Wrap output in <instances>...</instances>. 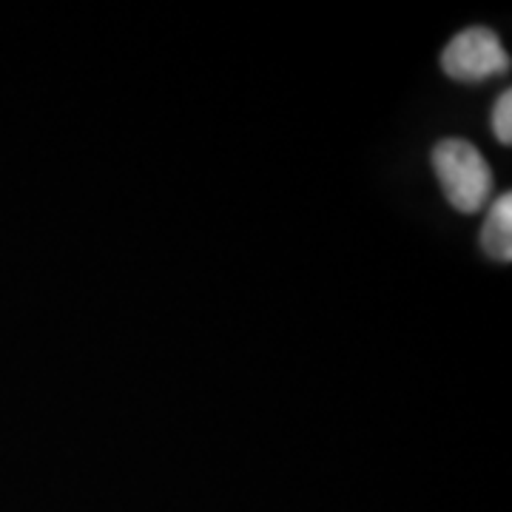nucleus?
<instances>
[{
    "label": "nucleus",
    "mask_w": 512,
    "mask_h": 512,
    "mask_svg": "<svg viewBox=\"0 0 512 512\" xmlns=\"http://www.w3.org/2000/svg\"><path fill=\"white\" fill-rule=\"evenodd\" d=\"M441 69L458 83H481L510 69V55L495 32L473 26L458 32L441 52Z\"/></svg>",
    "instance_id": "f03ea898"
},
{
    "label": "nucleus",
    "mask_w": 512,
    "mask_h": 512,
    "mask_svg": "<svg viewBox=\"0 0 512 512\" xmlns=\"http://www.w3.org/2000/svg\"><path fill=\"white\" fill-rule=\"evenodd\" d=\"M481 248L484 254L493 256L495 262L512 259V194H501L493 202L481 228Z\"/></svg>",
    "instance_id": "7ed1b4c3"
},
{
    "label": "nucleus",
    "mask_w": 512,
    "mask_h": 512,
    "mask_svg": "<svg viewBox=\"0 0 512 512\" xmlns=\"http://www.w3.org/2000/svg\"><path fill=\"white\" fill-rule=\"evenodd\" d=\"M493 131H495V137H498V143L510 146L512 143V92L510 89L495 100Z\"/></svg>",
    "instance_id": "20e7f679"
},
{
    "label": "nucleus",
    "mask_w": 512,
    "mask_h": 512,
    "mask_svg": "<svg viewBox=\"0 0 512 512\" xmlns=\"http://www.w3.org/2000/svg\"><path fill=\"white\" fill-rule=\"evenodd\" d=\"M430 163L447 202L461 214H478L493 200V168L473 143L458 137L441 140L430 154Z\"/></svg>",
    "instance_id": "f257e3e1"
}]
</instances>
